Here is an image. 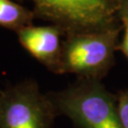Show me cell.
Wrapping results in <instances>:
<instances>
[{
  "instance_id": "1",
  "label": "cell",
  "mask_w": 128,
  "mask_h": 128,
  "mask_svg": "<svg viewBox=\"0 0 128 128\" xmlns=\"http://www.w3.org/2000/svg\"><path fill=\"white\" fill-rule=\"evenodd\" d=\"M48 95L57 115L68 117L78 128H122L117 97L98 80L82 79Z\"/></svg>"
},
{
  "instance_id": "2",
  "label": "cell",
  "mask_w": 128,
  "mask_h": 128,
  "mask_svg": "<svg viewBox=\"0 0 128 128\" xmlns=\"http://www.w3.org/2000/svg\"><path fill=\"white\" fill-rule=\"evenodd\" d=\"M118 32L116 27L66 34L57 74L72 73L82 79L98 80L113 63Z\"/></svg>"
},
{
  "instance_id": "3",
  "label": "cell",
  "mask_w": 128,
  "mask_h": 128,
  "mask_svg": "<svg viewBox=\"0 0 128 128\" xmlns=\"http://www.w3.org/2000/svg\"><path fill=\"white\" fill-rule=\"evenodd\" d=\"M36 18L59 26L66 34L116 28L118 0H32Z\"/></svg>"
},
{
  "instance_id": "4",
  "label": "cell",
  "mask_w": 128,
  "mask_h": 128,
  "mask_svg": "<svg viewBox=\"0 0 128 128\" xmlns=\"http://www.w3.org/2000/svg\"><path fill=\"white\" fill-rule=\"evenodd\" d=\"M57 116L48 93L33 79L0 90V128H53Z\"/></svg>"
},
{
  "instance_id": "5",
  "label": "cell",
  "mask_w": 128,
  "mask_h": 128,
  "mask_svg": "<svg viewBox=\"0 0 128 128\" xmlns=\"http://www.w3.org/2000/svg\"><path fill=\"white\" fill-rule=\"evenodd\" d=\"M18 42L24 50L52 73L59 68L64 30L57 25L28 26L16 32Z\"/></svg>"
},
{
  "instance_id": "6",
  "label": "cell",
  "mask_w": 128,
  "mask_h": 128,
  "mask_svg": "<svg viewBox=\"0 0 128 128\" xmlns=\"http://www.w3.org/2000/svg\"><path fill=\"white\" fill-rule=\"evenodd\" d=\"M36 18L32 10L15 0H0V27L18 32L23 28L33 25Z\"/></svg>"
},
{
  "instance_id": "7",
  "label": "cell",
  "mask_w": 128,
  "mask_h": 128,
  "mask_svg": "<svg viewBox=\"0 0 128 128\" xmlns=\"http://www.w3.org/2000/svg\"><path fill=\"white\" fill-rule=\"evenodd\" d=\"M117 105L122 128H128V90L120 93L117 97Z\"/></svg>"
},
{
  "instance_id": "8",
  "label": "cell",
  "mask_w": 128,
  "mask_h": 128,
  "mask_svg": "<svg viewBox=\"0 0 128 128\" xmlns=\"http://www.w3.org/2000/svg\"><path fill=\"white\" fill-rule=\"evenodd\" d=\"M120 19H122V24H124V38H122V42L120 45L119 48L128 59V17L127 16H120Z\"/></svg>"
},
{
  "instance_id": "9",
  "label": "cell",
  "mask_w": 128,
  "mask_h": 128,
  "mask_svg": "<svg viewBox=\"0 0 128 128\" xmlns=\"http://www.w3.org/2000/svg\"><path fill=\"white\" fill-rule=\"evenodd\" d=\"M119 1V14L120 16L128 17V0H118Z\"/></svg>"
},
{
  "instance_id": "10",
  "label": "cell",
  "mask_w": 128,
  "mask_h": 128,
  "mask_svg": "<svg viewBox=\"0 0 128 128\" xmlns=\"http://www.w3.org/2000/svg\"><path fill=\"white\" fill-rule=\"evenodd\" d=\"M15 1H17V2H22V1H24V0H15Z\"/></svg>"
},
{
  "instance_id": "11",
  "label": "cell",
  "mask_w": 128,
  "mask_h": 128,
  "mask_svg": "<svg viewBox=\"0 0 128 128\" xmlns=\"http://www.w3.org/2000/svg\"><path fill=\"white\" fill-rule=\"evenodd\" d=\"M0 90H1V89H0Z\"/></svg>"
}]
</instances>
